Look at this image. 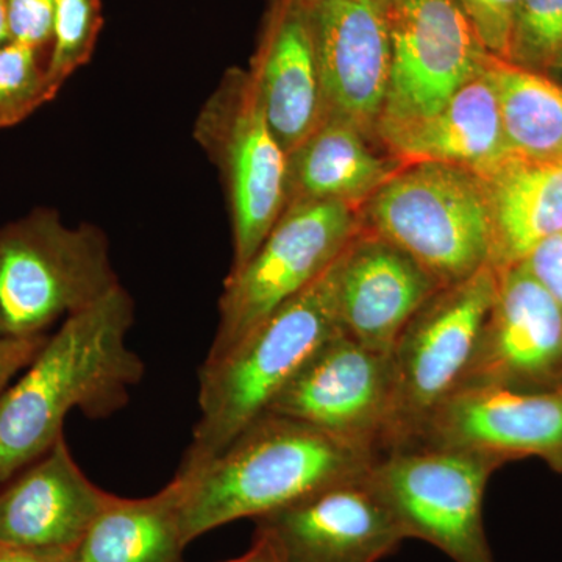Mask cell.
<instances>
[{"label":"cell","instance_id":"obj_1","mask_svg":"<svg viewBox=\"0 0 562 562\" xmlns=\"http://www.w3.org/2000/svg\"><path fill=\"white\" fill-rule=\"evenodd\" d=\"M135 306L124 288L63 321L13 386L0 395V483L44 457L74 409L103 419L131 401L144 362L128 347Z\"/></svg>","mask_w":562,"mask_h":562},{"label":"cell","instance_id":"obj_2","mask_svg":"<svg viewBox=\"0 0 562 562\" xmlns=\"http://www.w3.org/2000/svg\"><path fill=\"white\" fill-rule=\"evenodd\" d=\"M375 460V453L303 422L266 414L203 468L176 473L183 483L184 542L235 520L260 519L327 484L368 472Z\"/></svg>","mask_w":562,"mask_h":562},{"label":"cell","instance_id":"obj_3","mask_svg":"<svg viewBox=\"0 0 562 562\" xmlns=\"http://www.w3.org/2000/svg\"><path fill=\"white\" fill-rule=\"evenodd\" d=\"M339 260V258H338ZM338 260L199 373V416L179 472H194L268 414L303 364L341 331Z\"/></svg>","mask_w":562,"mask_h":562},{"label":"cell","instance_id":"obj_4","mask_svg":"<svg viewBox=\"0 0 562 562\" xmlns=\"http://www.w3.org/2000/svg\"><path fill=\"white\" fill-rule=\"evenodd\" d=\"M101 228L38 209L0 228V335L43 336L120 286Z\"/></svg>","mask_w":562,"mask_h":562},{"label":"cell","instance_id":"obj_5","mask_svg":"<svg viewBox=\"0 0 562 562\" xmlns=\"http://www.w3.org/2000/svg\"><path fill=\"white\" fill-rule=\"evenodd\" d=\"M360 220L364 231L401 247L441 288L490 265L486 192L482 179L460 166H402L362 205Z\"/></svg>","mask_w":562,"mask_h":562},{"label":"cell","instance_id":"obj_6","mask_svg":"<svg viewBox=\"0 0 562 562\" xmlns=\"http://www.w3.org/2000/svg\"><path fill=\"white\" fill-rule=\"evenodd\" d=\"M497 288L498 272L484 266L439 288L403 328L391 351L394 402L382 453L409 446L431 413L460 390Z\"/></svg>","mask_w":562,"mask_h":562},{"label":"cell","instance_id":"obj_7","mask_svg":"<svg viewBox=\"0 0 562 562\" xmlns=\"http://www.w3.org/2000/svg\"><path fill=\"white\" fill-rule=\"evenodd\" d=\"M360 211L342 202L288 205L249 261L225 280L220 325L205 361H216L280 306L314 283L361 232Z\"/></svg>","mask_w":562,"mask_h":562},{"label":"cell","instance_id":"obj_8","mask_svg":"<svg viewBox=\"0 0 562 562\" xmlns=\"http://www.w3.org/2000/svg\"><path fill=\"white\" fill-rule=\"evenodd\" d=\"M194 138L224 180L235 272L250 260L288 205V154L266 120L249 72L225 74L199 111Z\"/></svg>","mask_w":562,"mask_h":562},{"label":"cell","instance_id":"obj_9","mask_svg":"<svg viewBox=\"0 0 562 562\" xmlns=\"http://www.w3.org/2000/svg\"><path fill=\"white\" fill-rule=\"evenodd\" d=\"M498 462L482 454L408 446L379 454L371 479L408 539L454 562H495L483 525V497Z\"/></svg>","mask_w":562,"mask_h":562},{"label":"cell","instance_id":"obj_10","mask_svg":"<svg viewBox=\"0 0 562 562\" xmlns=\"http://www.w3.org/2000/svg\"><path fill=\"white\" fill-rule=\"evenodd\" d=\"M390 85L376 138L438 113L490 54L457 0H390Z\"/></svg>","mask_w":562,"mask_h":562},{"label":"cell","instance_id":"obj_11","mask_svg":"<svg viewBox=\"0 0 562 562\" xmlns=\"http://www.w3.org/2000/svg\"><path fill=\"white\" fill-rule=\"evenodd\" d=\"M394 402L392 355L342 331L314 351L268 414L290 417L379 457Z\"/></svg>","mask_w":562,"mask_h":562},{"label":"cell","instance_id":"obj_12","mask_svg":"<svg viewBox=\"0 0 562 562\" xmlns=\"http://www.w3.org/2000/svg\"><path fill=\"white\" fill-rule=\"evenodd\" d=\"M255 536L279 562H379L408 539L371 469L266 514Z\"/></svg>","mask_w":562,"mask_h":562},{"label":"cell","instance_id":"obj_13","mask_svg":"<svg viewBox=\"0 0 562 562\" xmlns=\"http://www.w3.org/2000/svg\"><path fill=\"white\" fill-rule=\"evenodd\" d=\"M409 446L482 454L501 465L538 457L562 471V384L462 386L431 413Z\"/></svg>","mask_w":562,"mask_h":562},{"label":"cell","instance_id":"obj_14","mask_svg":"<svg viewBox=\"0 0 562 562\" xmlns=\"http://www.w3.org/2000/svg\"><path fill=\"white\" fill-rule=\"evenodd\" d=\"M325 117L376 139L390 85V0H310Z\"/></svg>","mask_w":562,"mask_h":562},{"label":"cell","instance_id":"obj_15","mask_svg":"<svg viewBox=\"0 0 562 562\" xmlns=\"http://www.w3.org/2000/svg\"><path fill=\"white\" fill-rule=\"evenodd\" d=\"M562 384V306L524 265L498 272L497 295L462 386Z\"/></svg>","mask_w":562,"mask_h":562},{"label":"cell","instance_id":"obj_16","mask_svg":"<svg viewBox=\"0 0 562 562\" xmlns=\"http://www.w3.org/2000/svg\"><path fill=\"white\" fill-rule=\"evenodd\" d=\"M113 498L85 475L61 436L0 492V546L74 553Z\"/></svg>","mask_w":562,"mask_h":562},{"label":"cell","instance_id":"obj_17","mask_svg":"<svg viewBox=\"0 0 562 562\" xmlns=\"http://www.w3.org/2000/svg\"><path fill=\"white\" fill-rule=\"evenodd\" d=\"M438 281L394 244L364 231L338 260V316L344 335L391 353Z\"/></svg>","mask_w":562,"mask_h":562},{"label":"cell","instance_id":"obj_18","mask_svg":"<svg viewBox=\"0 0 562 562\" xmlns=\"http://www.w3.org/2000/svg\"><path fill=\"white\" fill-rule=\"evenodd\" d=\"M249 74L266 120L290 155L325 120L319 63L306 3L284 0Z\"/></svg>","mask_w":562,"mask_h":562},{"label":"cell","instance_id":"obj_19","mask_svg":"<svg viewBox=\"0 0 562 562\" xmlns=\"http://www.w3.org/2000/svg\"><path fill=\"white\" fill-rule=\"evenodd\" d=\"M376 139L402 166L443 162L469 169L476 176L491 171L512 155L497 95L484 69L438 113L384 132Z\"/></svg>","mask_w":562,"mask_h":562},{"label":"cell","instance_id":"obj_20","mask_svg":"<svg viewBox=\"0 0 562 562\" xmlns=\"http://www.w3.org/2000/svg\"><path fill=\"white\" fill-rule=\"evenodd\" d=\"M479 177L490 205L495 271L520 265L538 244L562 231V154H512Z\"/></svg>","mask_w":562,"mask_h":562},{"label":"cell","instance_id":"obj_21","mask_svg":"<svg viewBox=\"0 0 562 562\" xmlns=\"http://www.w3.org/2000/svg\"><path fill=\"white\" fill-rule=\"evenodd\" d=\"M372 140L350 122L325 117L288 155V205L331 201L360 211L402 168L391 155L376 154Z\"/></svg>","mask_w":562,"mask_h":562},{"label":"cell","instance_id":"obj_22","mask_svg":"<svg viewBox=\"0 0 562 562\" xmlns=\"http://www.w3.org/2000/svg\"><path fill=\"white\" fill-rule=\"evenodd\" d=\"M181 497L183 483L177 475L150 497L114 495L81 539L72 562H181L188 546Z\"/></svg>","mask_w":562,"mask_h":562},{"label":"cell","instance_id":"obj_23","mask_svg":"<svg viewBox=\"0 0 562 562\" xmlns=\"http://www.w3.org/2000/svg\"><path fill=\"white\" fill-rule=\"evenodd\" d=\"M490 77L503 131L513 155L528 158L562 154V87L546 74L487 54Z\"/></svg>","mask_w":562,"mask_h":562},{"label":"cell","instance_id":"obj_24","mask_svg":"<svg viewBox=\"0 0 562 562\" xmlns=\"http://www.w3.org/2000/svg\"><path fill=\"white\" fill-rule=\"evenodd\" d=\"M47 50L16 41L0 47V131L27 120L58 94L47 74Z\"/></svg>","mask_w":562,"mask_h":562},{"label":"cell","instance_id":"obj_25","mask_svg":"<svg viewBox=\"0 0 562 562\" xmlns=\"http://www.w3.org/2000/svg\"><path fill=\"white\" fill-rule=\"evenodd\" d=\"M101 22L99 0H55L47 74L58 91L90 60Z\"/></svg>","mask_w":562,"mask_h":562},{"label":"cell","instance_id":"obj_26","mask_svg":"<svg viewBox=\"0 0 562 562\" xmlns=\"http://www.w3.org/2000/svg\"><path fill=\"white\" fill-rule=\"evenodd\" d=\"M508 61L546 72L562 66V0H517Z\"/></svg>","mask_w":562,"mask_h":562},{"label":"cell","instance_id":"obj_27","mask_svg":"<svg viewBox=\"0 0 562 562\" xmlns=\"http://www.w3.org/2000/svg\"><path fill=\"white\" fill-rule=\"evenodd\" d=\"M471 20L483 46L494 57L508 60L509 35L517 0H457Z\"/></svg>","mask_w":562,"mask_h":562},{"label":"cell","instance_id":"obj_28","mask_svg":"<svg viewBox=\"0 0 562 562\" xmlns=\"http://www.w3.org/2000/svg\"><path fill=\"white\" fill-rule=\"evenodd\" d=\"M55 0H9L11 41L47 49Z\"/></svg>","mask_w":562,"mask_h":562},{"label":"cell","instance_id":"obj_29","mask_svg":"<svg viewBox=\"0 0 562 562\" xmlns=\"http://www.w3.org/2000/svg\"><path fill=\"white\" fill-rule=\"evenodd\" d=\"M520 265L562 306V231L538 244Z\"/></svg>","mask_w":562,"mask_h":562},{"label":"cell","instance_id":"obj_30","mask_svg":"<svg viewBox=\"0 0 562 562\" xmlns=\"http://www.w3.org/2000/svg\"><path fill=\"white\" fill-rule=\"evenodd\" d=\"M47 338L49 336L46 335L35 338H10L0 335V395L5 392L10 380L35 360Z\"/></svg>","mask_w":562,"mask_h":562},{"label":"cell","instance_id":"obj_31","mask_svg":"<svg viewBox=\"0 0 562 562\" xmlns=\"http://www.w3.org/2000/svg\"><path fill=\"white\" fill-rule=\"evenodd\" d=\"M74 553L36 552L0 546V562H72Z\"/></svg>","mask_w":562,"mask_h":562},{"label":"cell","instance_id":"obj_32","mask_svg":"<svg viewBox=\"0 0 562 562\" xmlns=\"http://www.w3.org/2000/svg\"><path fill=\"white\" fill-rule=\"evenodd\" d=\"M227 562H279L277 561L276 554L272 553V550L269 549L268 543L262 541V539L257 538L255 536L254 546L249 552L244 553L243 557L236 558V560L227 561Z\"/></svg>","mask_w":562,"mask_h":562},{"label":"cell","instance_id":"obj_33","mask_svg":"<svg viewBox=\"0 0 562 562\" xmlns=\"http://www.w3.org/2000/svg\"><path fill=\"white\" fill-rule=\"evenodd\" d=\"M10 41L9 0H0V47L5 46Z\"/></svg>","mask_w":562,"mask_h":562},{"label":"cell","instance_id":"obj_34","mask_svg":"<svg viewBox=\"0 0 562 562\" xmlns=\"http://www.w3.org/2000/svg\"><path fill=\"white\" fill-rule=\"evenodd\" d=\"M295 2L308 3V2H310V0H295Z\"/></svg>","mask_w":562,"mask_h":562},{"label":"cell","instance_id":"obj_35","mask_svg":"<svg viewBox=\"0 0 562 562\" xmlns=\"http://www.w3.org/2000/svg\"><path fill=\"white\" fill-rule=\"evenodd\" d=\"M560 69H562V66H561V68H560Z\"/></svg>","mask_w":562,"mask_h":562}]
</instances>
